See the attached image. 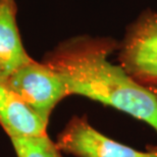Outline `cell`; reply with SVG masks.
Here are the masks:
<instances>
[{
  "label": "cell",
  "mask_w": 157,
  "mask_h": 157,
  "mask_svg": "<svg viewBox=\"0 0 157 157\" xmlns=\"http://www.w3.org/2000/svg\"><path fill=\"white\" fill-rule=\"evenodd\" d=\"M56 146L76 157H154L104 136L89 124L87 117H73L58 135Z\"/></svg>",
  "instance_id": "cell-4"
},
{
  "label": "cell",
  "mask_w": 157,
  "mask_h": 157,
  "mask_svg": "<svg viewBox=\"0 0 157 157\" xmlns=\"http://www.w3.org/2000/svg\"><path fill=\"white\" fill-rule=\"evenodd\" d=\"M150 89L153 90V92H154V94L156 95V98H157V87H153V88H150Z\"/></svg>",
  "instance_id": "cell-9"
},
{
  "label": "cell",
  "mask_w": 157,
  "mask_h": 157,
  "mask_svg": "<svg viewBox=\"0 0 157 157\" xmlns=\"http://www.w3.org/2000/svg\"><path fill=\"white\" fill-rule=\"evenodd\" d=\"M0 81L46 122L55 106L70 96L57 75L43 61L38 62L33 58Z\"/></svg>",
  "instance_id": "cell-3"
},
{
  "label": "cell",
  "mask_w": 157,
  "mask_h": 157,
  "mask_svg": "<svg viewBox=\"0 0 157 157\" xmlns=\"http://www.w3.org/2000/svg\"><path fill=\"white\" fill-rule=\"evenodd\" d=\"M119 64L138 83L157 87V12L146 9L127 29L118 47Z\"/></svg>",
  "instance_id": "cell-2"
},
{
  "label": "cell",
  "mask_w": 157,
  "mask_h": 157,
  "mask_svg": "<svg viewBox=\"0 0 157 157\" xmlns=\"http://www.w3.org/2000/svg\"><path fill=\"white\" fill-rule=\"evenodd\" d=\"M119 44L107 37L81 35L62 41L43 62L64 84L68 95H81L144 121L157 133V98L108 57Z\"/></svg>",
  "instance_id": "cell-1"
},
{
  "label": "cell",
  "mask_w": 157,
  "mask_h": 157,
  "mask_svg": "<svg viewBox=\"0 0 157 157\" xmlns=\"http://www.w3.org/2000/svg\"><path fill=\"white\" fill-rule=\"evenodd\" d=\"M147 151H149L154 157H157V145L156 146H148L147 147Z\"/></svg>",
  "instance_id": "cell-8"
},
{
  "label": "cell",
  "mask_w": 157,
  "mask_h": 157,
  "mask_svg": "<svg viewBox=\"0 0 157 157\" xmlns=\"http://www.w3.org/2000/svg\"><path fill=\"white\" fill-rule=\"evenodd\" d=\"M0 124L9 138L42 137L48 122L0 81Z\"/></svg>",
  "instance_id": "cell-5"
},
{
  "label": "cell",
  "mask_w": 157,
  "mask_h": 157,
  "mask_svg": "<svg viewBox=\"0 0 157 157\" xmlns=\"http://www.w3.org/2000/svg\"><path fill=\"white\" fill-rule=\"evenodd\" d=\"M17 157H61L60 150L47 136L10 138Z\"/></svg>",
  "instance_id": "cell-7"
},
{
  "label": "cell",
  "mask_w": 157,
  "mask_h": 157,
  "mask_svg": "<svg viewBox=\"0 0 157 157\" xmlns=\"http://www.w3.org/2000/svg\"><path fill=\"white\" fill-rule=\"evenodd\" d=\"M15 0H0V80L29 62L17 21Z\"/></svg>",
  "instance_id": "cell-6"
}]
</instances>
